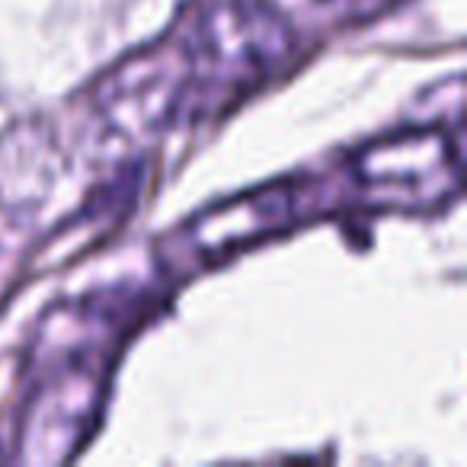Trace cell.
<instances>
[{
  "instance_id": "obj_1",
  "label": "cell",
  "mask_w": 467,
  "mask_h": 467,
  "mask_svg": "<svg viewBox=\"0 0 467 467\" xmlns=\"http://www.w3.org/2000/svg\"><path fill=\"white\" fill-rule=\"evenodd\" d=\"M358 199L381 212H432L461 192V125H420L365 144L349 163Z\"/></svg>"
},
{
  "instance_id": "obj_2",
  "label": "cell",
  "mask_w": 467,
  "mask_h": 467,
  "mask_svg": "<svg viewBox=\"0 0 467 467\" xmlns=\"http://www.w3.org/2000/svg\"><path fill=\"white\" fill-rule=\"evenodd\" d=\"M192 90L186 52L138 55L99 84L93 99V135L103 154H129L154 141L186 112Z\"/></svg>"
},
{
  "instance_id": "obj_3",
  "label": "cell",
  "mask_w": 467,
  "mask_h": 467,
  "mask_svg": "<svg viewBox=\"0 0 467 467\" xmlns=\"http://www.w3.org/2000/svg\"><path fill=\"white\" fill-rule=\"evenodd\" d=\"M292 33L250 0H218L195 20L182 52L192 90L237 93L256 87L285 61Z\"/></svg>"
},
{
  "instance_id": "obj_4",
  "label": "cell",
  "mask_w": 467,
  "mask_h": 467,
  "mask_svg": "<svg viewBox=\"0 0 467 467\" xmlns=\"http://www.w3.org/2000/svg\"><path fill=\"white\" fill-rule=\"evenodd\" d=\"M298 214L301 195L295 186H266L234 195L182 224L176 234V260L182 269L218 266L234 254H244L254 244L292 227Z\"/></svg>"
},
{
  "instance_id": "obj_5",
  "label": "cell",
  "mask_w": 467,
  "mask_h": 467,
  "mask_svg": "<svg viewBox=\"0 0 467 467\" xmlns=\"http://www.w3.org/2000/svg\"><path fill=\"white\" fill-rule=\"evenodd\" d=\"M250 4L260 7L266 16H273L292 36H298L368 20V16L394 7L397 0H250Z\"/></svg>"
}]
</instances>
